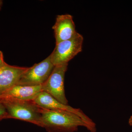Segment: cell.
<instances>
[{
	"label": "cell",
	"instance_id": "7a4b0ae2",
	"mask_svg": "<svg viewBox=\"0 0 132 132\" xmlns=\"http://www.w3.org/2000/svg\"><path fill=\"white\" fill-rule=\"evenodd\" d=\"M0 101L6 110L9 119L24 121L40 127L42 108L32 101L7 99Z\"/></svg>",
	"mask_w": 132,
	"mask_h": 132
},
{
	"label": "cell",
	"instance_id": "7c38bea8",
	"mask_svg": "<svg viewBox=\"0 0 132 132\" xmlns=\"http://www.w3.org/2000/svg\"><path fill=\"white\" fill-rule=\"evenodd\" d=\"M128 123L130 126H132V115L130 116L128 120Z\"/></svg>",
	"mask_w": 132,
	"mask_h": 132
},
{
	"label": "cell",
	"instance_id": "9c48e42d",
	"mask_svg": "<svg viewBox=\"0 0 132 132\" xmlns=\"http://www.w3.org/2000/svg\"><path fill=\"white\" fill-rule=\"evenodd\" d=\"M28 68L7 65L0 68V92L17 85Z\"/></svg>",
	"mask_w": 132,
	"mask_h": 132
},
{
	"label": "cell",
	"instance_id": "277c9868",
	"mask_svg": "<svg viewBox=\"0 0 132 132\" xmlns=\"http://www.w3.org/2000/svg\"><path fill=\"white\" fill-rule=\"evenodd\" d=\"M54 67L49 56L40 63L28 68L21 76L17 85L41 86L49 78Z\"/></svg>",
	"mask_w": 132,
	"mask_h": 132
},
{
	"label": "cell",
	"instance_id": "ba28073f",
	"mask_svg": "<svg viewBox=\"0 0 132 132\" xmlns=\"http://www.w3.org/2000/svg\"><path fill=\"white\" fill-rule=\"evenodd\" d=\"M52 29L54 31L56 44L71 39L78 33L72 16L68 14L57 15Z\"/></svg>",
	"mask_w": 132,
	"mask_h": 132
},
{
	"label": "cell",
	"instance_id": "8992f818",
	"mask_svg": "<svg viewBox=\"0 0 132 132\" xmlns=\"http://www.w3.org/2000/svg\"><path fill=\"white\" fill-rule=\"evenodd\" d=\"M33 101L41 108L45 109L65 111L73 113L79 116L90 126L92 132H95L97 131L94 122L80 109L73 108L68 105L62 104L46 92H41Z\"/></svg>",
	"mask_w": 132,
	"mask_h": 132
},
{
	"label": "cell",
	"instance_id": "30bf717a",
	"mask_svg": "<svg viewBox=\"0 0 132 132\" xmlns=\"http://www.w3.org/2000/svg\"><path fill=\"white\" fill-rule=\"evenodd\" d=\"M9 119L8 114L3 104L0 101V121Z\"/></svg>",
	"mask_w": 132,
	"mask_h": 132
},
{
	"label": "cell",
	"instance_id": "5b68a950",
	"mask_svg": "<svg viewBox=\"0 0 132 132\" xmlns=\"http://www.w3.org/2000/svg\"><path fill=\"white\" fill-rule=\"evenodd\" d=\"M68 66V64L55 66L49 78L42 85V92H46L65 105H68L64 88V79Z\"/></svg>",
	"mask_w": 132,
	"mask_h": 132
},
{
	"label": "cell",
	"instance_id": "6da1fadb",
	"mask_svg": "<svg viewBox=\"0 0 132 132\" xmlns=\"http://www.w3.org/2000/svg\"><path fill=\"white\" fill-rule=\"evenodd\" d=\"M80 126L84 127L92 132L90 126L73 113L42 108L40 127L47 132H75Z\"/></svg>",
	"mask_w": 132,
	"mask_h": 132
},
{
	"label": "cell",
	"instance_id": "4fadbf2b",
	"mask_svg": "<svg viewBox=\"0 0 132 132\" xmlns=\"http://www.w3.org/2000/svg\"><path fill=\"white\" fill-rule=\"evenodd\" d=\"M3 5V2L2 0H0V10L2 8Z\"/></svg>",
	"mask_w": 132,
	"mask_h": 132
},
{
	"label": "cell",
	"instance_id": "52a82bcc",
	"mask_svg": "<svg viewBox=\"0 0 132 132\" xmlns=\"http://www.w3.org/2000/svg\"><path fill=\"white\" fill-rule=\"evenodd\" d=\"M42 92V86H25L15 85L0 92V101L15 99L23 101H33Z\"/></svg>",
	"mask_w": 132,
	"mask_h": 132
},
{
	"label": "cell",
	"instance_id": "3957f363",
	"mask_svg": "<svg viewBox=\"0 0 132 132\" xmlns=\"http://www.w3.org/2000/svg\"><path fill=\"white\" fill-rule=\"evenodd\" d=\"M83 37L78 32L71 39L56 43L49 55L54 66L68 64L69 61L82 50Z\"/></svg>",
	"mask_w": 132,
	"mask_h": 132
},
{
	"label": "cell",
	"instance_id": "8fae6325",
	"mask_svg": "<svg viewBox=\"0 0 132 132\" xmlns=\"http://www.w3.org/2000/svg\"><path fill=\"white\" fill-rule=\"evenodd\" d=\"M7 65L8 64L6 63L4 60L3 53L0 50V68Z\"/></svg>",
	"mask_w": 132,
	"mask_h": 132
}]
</instances>
